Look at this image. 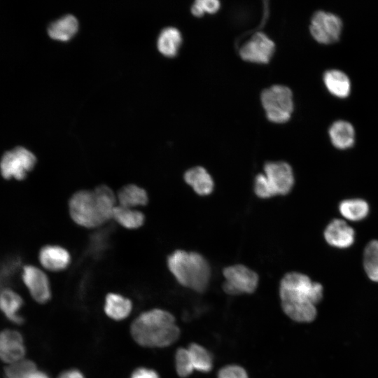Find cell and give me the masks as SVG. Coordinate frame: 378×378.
<instances>
[{
    "label": "cell",
    "mask_w": 378,
    "mask_h": 378,
    "mask_svg": "<svg viewBox=\"0 0 378 378\" xmlns=\"http://www.w3.org/2000/svg\"><path fill=\"white\" fill-rule=\"evenodd\" d=\"M279 295L282 309L291 319L301 323L312 321L316 304L323 297V286L299 272H290L281 281Z\"/></svg>",
    "instance_id": "cell-1"
},
{
    "label": "cell",
    "mask_w": 378,
    "mask_h": 378,
    "mask_svg": "<svg viewBox=\"0 0 378 378\" xmlns=\"http://www.w3.org/2000/svg\"><path fill=\"white\" fill-rule=\"evenodd\" d=\"M130 332L137 344L146 348L167 347L180 336L174 315L160 308L139 314L132 322Z\"/></svg>",
    "instance_id": "cell-2"
},
{
    "label": "cell",
    "mask_w": 378,
    "mask_h": 378,
    "mask_svg": "<svg viewBox=\"0 0 378 378\" xmlns=\"http://www.w3.org/2000/svg\"><path fill=\"white\" fill-rule=\"evenodd\" d=\"M115 202V194L106 185L99 186L93 190H78L69 200V214L78 225L97 227L112 218Z\"/></svg>",
    "instance_id": "cell-3"
},
{
    "label": "cell",
    "mask_w": 378,
    "mask_h": 378,
    "mask_svg": "<svg viewBox=\"0 0 378 378\" xmlns=\"http://www.w3.org/2000/svg\"><path fill=\"white\" fill-rule=\"evenodd\" d=\"M167 266L181 286L200 293L207 288L211 276L210 266L200 254L177 250L168 257Z\"/></svg>",
    "instance_id": "cell-4"
},
{
    "label": "cell",
    "mask_w": 378,
    "mask_h": 378,
    "mask_svg": "<svg viewBox=\"0 0 378 378\" xmlns=\"http://www.w3.org/2000/svg\"><path fill=\"white\" fill-rule=\"evenodd\" d=\"M267 118L275 123L287 122L293 111V93L290 88L274 85L265 89L260 95Z\"/></svg>",
    "instance_id": "cell-5"
},
{
    "label": "cell",
    "mask_w": 378,
    "mask_h": 378,
    "mask_svg": "<svg viewBox=\"0 0 378 378\" xmlns=\"http://www.w3.org/2000/svg\"><path fill=\"white\" fill-rule=\"evenodd\" d=\"M36 156L24 147L18 146L6 152L0 161V172L4 178L24 179L34 167Z\"/></svg>",
    "instance_id": "cell-6"
},
{
    "label": "cell",
    "mask_w": 378,
    "mask_h": 378,
    "mask_svg": "<svg viewBox=\"0 0 378 378\" xmlns=\"http://www.w3.org/2000/svg\"><path fill=\"white\" fill-rule=\"evenodd\" d=\"M223 276L225 281L223 288L230 295L251 293L258 286V274L242 265H235L225 268Z\"/></svg>",
    "instance_id": "cell-7"
},
{
    "label": "cell",
    "mask_w": 378,
    "mask_h": 378,
    "mask_svg": "<svg viewBox=\"0 0 378 378\" xmlns=\"http://www.w3.org/2000/svg\"><path fill=\"white\" fill-rule=\"evenodd\" d=\"M342 29V22L340 17L334 13L318 10L312 18L310 33L320 43H335L339 39Z\"/></svg>",
    "instance_id": "cell-8"
},
{
    "label": "cell",
    "mask_w": 378,
    "mask_h": 378,
    "mask_svg": "<svg viewBox=\"0 0 378 378\" xmlns=\"http://www.w3.org/2000/svg\"><path fill=\"white\" fill-rule=\"evenodd\" d=\"M275 50V44L266 34L257 32L239 49L241 57L248 62L266 64Z\"/></svg>",
    "instance_id": "cell-9"
},
{
    "label": "cell",
    "mask_w": 378,
    "mask_h": 378,
    "mask_svg": "<svg viewBox=\"0 0 378 378\" xmlns=\"http://www.w3.org/2000/svg\"><path fill=\"white\" fill-rule=\"evenodd\" d=\"M22 279L33 299L40 304L48 302L51 298L50 285L47 275L33 265L22 269Z\"/></svg>",
    "instance_id": "cell-10"
},
{
    "label": "cell",
    "mask_w": 378,
    "mask_h": 378,
    "mask_svg": "<svg viewBox=\"0 0 378 378\" xmlns=\"http://www.w3.org/2000/svg\"><path fill=\"white\" fill-rule=\"evenodd\" d=\"M265 175L276 195H286L294 184L291 167L285 162H267L264 167Z\"/></svg>",
    "instance_id": "cell-11"
},
{
    "label": "cell",
    "mask_w": 378,
    "mask_h": 378,
    "mask_svg": "<svg viewBox=\"0 0 378 378\" xmlns=\"http://www.w3.org/2000/svg\"><path fill=\"white\" fill-rule=\"evenodd\" d=\"M323 236L330 246L345 249L354 244L356 233L354 228L344 219L335 218L327 225Z\"/></svg>",
    "instance_id": "cell-12"
},
{
    "label": "cell",
    "mask_w": 378,
    "mask_h": 378,
    "mask_svg": "<svg viewBox=\"0 0 378 378\" xmlns=\"http://www.w3.org/2000/svg\"><path fill=\"white\" fill-rule=\"evenodd\" d=\"M25 354V346L21 334L13 330L0 332V359L6 363L18 362Z\"/></svg>",
    "instance_id": "cell-13"
},
{
    "label": "cell",
    "mask_w": 378,
    "mask_h": 378,
    "mask_svg": "<svg viewBox=\"0 0 378 378\" xmlns=\"http://www.w3.org/2000/svg\"><path fill=\"white\" fill-rule=\"evenodd\" d=\"M38 259L41 265L46 269L52 272H59L68 267L71 255L64 247L57 245H46L40 250Z\"/></svg>",
    "instance_id": "cell-14"
},
{
    "label": "cell",
    "mask_w": 378,
    "mask_h": 378,
    "mask_svg": "<svg viewBox=\"0 0 378 378\" xmlns=\"http://www.w3.org/2000/svg\"><path fill=\"white\" fill-rule=\"evenodd\" d=\"M133 309L130 299L117 293H108L104 299V311L105 314L113 321H122L127 318Z\"/></svg>",
    "instance_id": "cell-15"
},
{
    "label": "cell",
    "mask_w": 378,
    "mask_h": 378,
    "mask_svg": "<svg viewBox=\"0 0 378 378\" xmlns=\"http://www.w3.org/2000/svg\"><path fill=\"white\" fill-rule=\"evenodd\" d=\"M23 300L17 293L9 288H5L0 293V309L10 322L20 325L24 318L20 310L23 306Z\"/></svg>",
    "instance_id": "cell-16"
},
{
    "label": "cell",
    "mask_w": 378,
    "mask_h": 378,
    "mask_svg": "<svg viewBox=\"0 0 378 378\" xmlns=\"http://www.w3.org/2000/svg\"><path fill=\"white\" fill-rule=\"evenodd\" d=\"M332 144L340 150H346L355 143V130L353 125L345 120L334 122L329 128Z\"/></svg>",
    "instance_id": "cell-17"
},
{
    "label": "cell",
    "mask_w": 378,
    "mask_h": 378,
    "mask_svg": "<svg viewBox=\"0 0 378 378\" xmlns=\"http://www.w3.org/2000/svg\"><path fill=\"white\" fill-rule=\"evenodd\" d=\"M323 82L327 90L334 96L345 98L350 94L351 82L344 72L330 69L323 74Z\"/></svg>",
    "instance_id": "cell-18"
},
{
    "label": "cell",
    "mask_w": 378,
    "mask_h": 378,
    "mask_svg": "<svg viewBox=\"0 0 378 378\" xmlns=\"http://www.w3.org/2000/svg\"><path fill=\"white\" fill-rule=\"evenodd\" d=\"M338 209L344 220L358 222L368 216L370 206L367 201L361 198H349L340 202Z\"/></svg>",
    "instance_id": "cell-19"
},
{
    "label": "cell",
    "mask_w": 378,
    "mask_h": 378,
    "mask_svg": "<svg viewBox=\"0 0 378 378\" xmlns=\"http://www.w3.org/2000/svg\"><path fill=\"white\" fill-rule=\"evenodd\" d=\"M184 179L198 195H206L213 190L212 178L202 167H195L188 169L184 174Z\"/></svg>",
    "instance_id": "cell-20"
},
{
    "label": "cell",
    "mask_w": 378,
    "mask_h": 378,
    "mask_svg": "<svg viewBox=\"0 0 378 378\" xmlns=\"http://www.w3.org/2000/svg\"><path fill=\"white\" fill-rule=\"evenodd\" d=\"M78 28L77 19L72 15H66L51 23L48 32L52 38L66 41L74 36Z\"/></svg>",
    "instance_id": "cell-21"
},
{
    "label": "cell",
    "mask_w": 378,
    "mask_h": 378,
    "mask_svg": "<svg viewBox=\"0 0 378 378\" xmlns=\"http://www.w3.org/2000/svg\"><path fill=\"white\" fill-rule=\"evenodd\" d=\"M117 200L120 206L134 209L146 205L148 202V196L144 188L137 185L129 184L118 191Z\"/></svg>",
    "instance_id": "cell-22"
},
{
    "label": "cell",
    "mask_w": 378,
    "mask_h": 378,
    "mask_svg": "<svg viewBox=\"0 0 378 378\" xmlns=\"http://www.w3.org/2000/svg\"><path fill=\"white\" fill-rule=\"evenodd\" d=\"M182 42V36L179 30L175 27L164 28L158 39V50L167 57L176 55Z\"/></svg>",
    "instance_id": "cell-23"
},
{
    "label": "cell",
    "mask_w": 378,
    "mask_h": 378,
    "mask_svg": "<svg viewBox=\"0 0 378 378\" xmlns=\"http://www.w3.org/2000/svg\"><path fill=\"white\" fill-rule=\"evenodd\" d=\"M112 218L122 227L130 230L140 227L145 220V216L142 212L120 205L115 207Z\"/></svg>",
    "instance_id": "cell-24"
},
{
    "label": "cell",
    "mask_w": 378,
    "mask_h": 378,
    "mask_svg": "<svg viewBox=\"0 0 378 378\" xmlns=\"http://www.w3.org/2000/svg\"><path fill=\"white\" fill-rule=\"evenodd\" d=\"M363 265L368 278L378 282V239L368 243L363 254Z\"/></svg>",
    "instance_id": "cell-25"
},
{
    "label": "cell",
    "mask_w": 378,
    "mask_h": 378,
    "mask_svg": "<svg viewBox=\"0 0 378 378\" xmlns=\"http://www.w3.org/2000/svg\"><path fill=\"white\" fill-rule=\"evenodd\" d=\"M195 370L208 372L213 367V358L211 354L201 345L192 343L188 348Z\"/></svg>",
    "instance_id": "cell-26"
},
{
    "label": "cell",
    "mask_w": 378,
    "mask_h": 378,
    "mask_svg": "<svg viewBox=\"0 0 378 378\" xmlns=\"http://www.w3.org/2000/svg\"><path fill=\"white\" fill-rule=\"evenodd\" d=\"M175 369L181 378L188 377L192 372L194 368L188 349L179 348L175 354Z\"/></svg>",
    "instance_id": "cell-27"
},
{
    "label": "cell",
    "mask_w": 378,
    "mask_h": 378,
    "mask_svg": "<svg viewBox=\"0 0 378 378\" xmlns=\"http://www.w3.org/2000/svg\"><path fill=\"white\" fill-rule=\"evenodd\" d=\"M35 370H36V366L31 360L18 361L5 368L4 378H24Z\"/></svg>",
    "instance_id": "cell-28"
},
{
    "label": "cell",
    "mask_w": 378,
    "mask_h": 378,
    "mask_svg": "<svg viewBox=\"0 0 378 378\" xmlns=\"http://www.w3.org/2000/svg\"><path fill=\"white\" fill-rule=\"evenodd\" d=\"M220 6L217 0H197L191 6V13L196 17H202L205 13H215Z\"/></svg>",
    "instance_id": "cell-29"
},
{
    "label": "cell",
    "mask_w": 378,
    "mask_h": 378,
    "mask_svg": "<svg viewBox=\"0 0 378 378\" xmlns=\"http://www.w3.org/2000/svg\"><path fill=\"white\" fill-rule=\"evenodd\" d=\"M255 194L262 198H268L276 195V192L264 174H259L255 179Z\"/></svg>",
    "instance_id": "cell-30"
},
{
    "label": "cell",
    "mask_w": 378,
    "mask_h": 378,
    "mask_svg": "<svg viewBox=\"0 0 378 378\" xmlns=\"http://www.w3.org/2000/svg\"><path fill=\"white\" fill-rule=\"evenodd\" d=\"M218 378H248L245 369L237 365H229L221 368Z\"/></svg>",
    "instance_id": "cell-31"
},
{
    "label": "cell",
    "mask_w": 378,
    "mask_h": 378,
    "mask_svg": "<svg viewBox=\"0 0 378 378\" xmlns=\"http://www.w3.org/2000/svg\"><path fill=\"white\" fill-rule=\"evenodd\" d=\"M130 378H160V375L154 369L142 366L134 370Z\"/></svg>",
    "instance_id": "cell-32"
},
{
    "label": "cell",
    "mask_w": 378,
    "mask_h": 378,
    "mask_svg": "<svg viewBox=\"0 0 378 378\" xmlns=\"http://www.w3.org/2000/svg\"><path fill=\"white\" fill-rule=\"evenodd\" d=\"M57 378H85V377L80 370L71 368L62 372Z\"/></svg>",
    "instance_id": "cell-33"
},
{
    "label": "cell",
    "mask_w": 378,
    "mask_h": 378,
    "mask_svg": "<svg viewBox=\"0 0 378 378\" xmlns=\"http://www.w3.org/2000/svg\"><path fill=\"white\" fill-rule=\"evenodd\" d=\"M24 378H50V377L43 371L35 370L29 373Z\"/></svg>",
    "instance_id": "cell-34"
}]
</instances>
